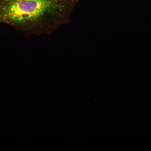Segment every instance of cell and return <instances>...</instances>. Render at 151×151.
I'll use <instances>...</instances> for the list:
<instances>
[{"mask_svg":"<svg viewBox=\"0 0 151 151\" xmlns=\"http://www.w3.org/2000/svg\"><path fill=\"white\" fill-rule=\"evenodd\" d=\"M80 0H0V24L26 36H50L69 24Z\"/></svg>","mask_w":151,"mask_h":151,"instance_id":"6da1fadb","label":"cell"}]
</instances>
